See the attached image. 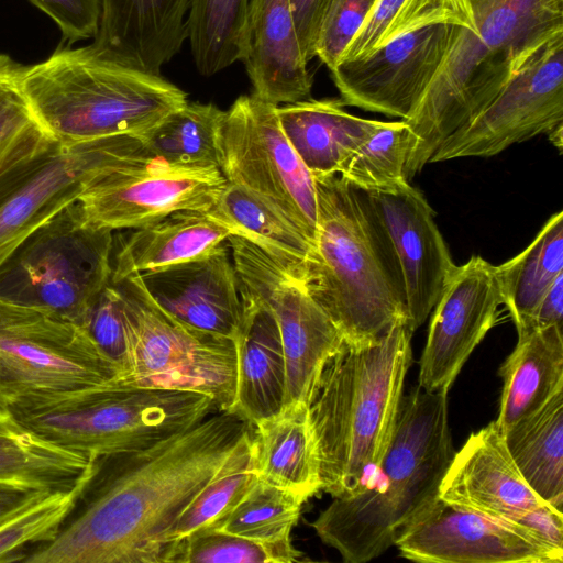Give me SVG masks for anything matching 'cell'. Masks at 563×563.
Listing matches in <instances>:
<instances>
[{
    "instance_id": "cell-1",
    "label": "cell",
    "mask_w": 563,
    "mask_h": 563,
    "mask_svg": "<svg viewBox=\"0 0 563 563\" xmlns=\"http://www.w3.org/2000/svg\"><path fill=\"white\" fill-rule=\"evenodd\" d=\"M251 427L217 411L148 448L96 457L56 536L23 562L170 563L167 531Z\"/></svg>"
},
{
    "instance_id": "cell-2",
    "label": "cell",
    "mask_w": 563,
    "mask_h": 563,
    "mask_svg": "<svg viewBox=\"0 0 563 563\" xmlns=\"http://www.w3.org/2000/svg\"><path fill=\"white\" fill-rule=\"evenodd\" d=\"M313 179L316 239L299 284L346 344H372L396 322H408L397 254L367 192L340 175Z\"/></svg>"
},
{
    "instance_id": "cell-3",
    "label": "cell",
    "mask_w": 563,
    "mask_h": 563,
    "mask_svg": "<svg viewBox=\"0 0 563 563\" xmlns=\"http://www.w3.org/2000/svg\"><path fill=\"white\" fill-rule=\"evenodd\" d=\"M454 452L448 391L418 385L402 396L391 441L367 484L334 498L311 527L347 563L382 555L438 500Z\"/></svg>"
},
{
    "instance_id": "cell-4",
    "label": "cell",
    "mask_w": 563,
    "mask_h": 563,
    "mask_svg": "<svg viewBox=\"0 0 563 563\" xmlns=\"http://www.w3.org/2000/svg\"><path fill=\"white\" fill-rule=\"evenodd\" d=\"M413 332L398 321L372 344L343 342L314 384L307 406L321 490L333 498L361 490L388 449L412 363Z\"/></svg>"
},
{
    "instance_id": "cell-5",
    "label": "cell",
    "mask_w": 563,
    "mask_h": 563,
    "mask_svg": "<svg viewBox=\"0 0 563 563\" xmlns=\"http://www.w3.org/2000/svg\"><path fill=\"white\" fill-rule=\"evenodd\" d=\"M463 27L410 117L407 181L440 145L477 117L550 37L563 32V0H470Z\"/></svg>"
},
{
    "instance_id": "cell-6",
    "label": "cell",
    "mask_w": 563,
    "mask_h": 563,
    "mask_svg": "<svg viewBox=\"0 0 563 563\" xmlns=\"http://www.w3.org/2000/svg\"><path fill=\"white\" fill-rule=\"evenodd\" d=\"M22 86L37 122L64 142L142 137L188 102L161 75L113 60L91 45L60 46L26 66Z\"/></svg>"
},
{
    "instance_id": "cell-7",
    "label": "cell",
    "mask_w": 563,
    "mask_h": 563,
    "mask_svg": "<svg viewBox=\"0 0 563 563\" xmlns=\"http://www.w3.org/2000/svg\"><path fill=\"white\" fill-rule=\"evenodd\" d=\"M9 409L44 440L93 457L148 448L219 411L199 393L119 383Z\"/></svg>"
},
{
    "instance_id": "cell-8",
    "label": "cell",
    "mask_w": 563,
    "mask_h": 563,
    "mask_svg": "<svg viewBox=\"0 0 563 563\" xmlns=\"http://www.w3.org/2000/svg\"><path fill=\"white\" fill-rule=\"evenodd\" d=\"M113 231L90 224L78 200L29 234L0 264V299L86 328L111 280Z\"/></svg>"
},
{
    "instance_id": "cell-9",
    "label": "cell",
    "mask_w": 563,
    "mask_h": 563,
    "mask_svg": "<svg viewBox=\"0 0 563 563\" xmlns=\"http://www.w3.org/2000/svg\"><path fill=\"white\" fill-rule=\"evenodd\" d=\"M150 155L141 136L64 142L31 131L0 156V264L96 176Z\"/></svg>"
},
{
    "instance_id": "cell-10",
    "label": "cell",
    "mask_w": 563,
    "mask_h": 563,
    "mask_svg": "<svg viewBox=\"0 0 563 563\" xmlns=\"http://www.w3.org/2000/svg\"><path fill=\"white\" fill-rule=\"evenodd\" d=\"M112 283L121 296L130 344V372L119 384L199 393L219 411L233 412L234 341L197 330L166 312L140 274Z\"/></svg>"
},
{
    "instance_id": "cell-11",
    "label": "cell",
    "mask_w": 563,
    "mask_h": 563,
    "mask_svg": "<svg viewBox=\"0 0 563 563\" xmlns=\"http://www.w3.org/2000/svg\"><path fill=\"white\" fill-rule=\"evenodd\" d=\"M121 378L85 327L0 299V405L49 400Z\"/></svg>"
},
{
    "instance_id": "cell-12",
    "label": "cell",
    "mask_w": 563,
    "mask_h": 563,
    "mask_svg": "<svg viewBox=\"0 0 563 563\" xmlns=\"http://www.w3.org/2000/svg\"><path fill=\"white\" fill-rule=\"evenodd\" d=\"M220 170L227 181L266 201L314 244V179L286 137L277 106L253 93L233 102L225 111Z\"/></svg>"
},
{
    "instance_id": "cell-13",
    "label": "cell",
    "mask_w": 563,
    "mask_h": 563,
    "mask_svg": "<svg viewBox=\"0 0 563 563\" xmlns=\"http://www.w3.org/2000/svg\"><path fill=\"white\" fill-rule=\"evenodd\" d=\"M227 243L242 292L267 307L277 322L286 365L285 405H307L343 335L305 287L267 254L235 235Z\"/></svg>"
},
{
    "instance_id": "cell-14",
    "label": "cell",
    "mask_w": 563,
    "mask_h": 563,
    "mask_svg": "<svg viewBox=\"0 0 563 563\" xmlns=\"http://www.w3.org/2000/svg\"><path fill=\"white\" fill-rule=\"evenodd\" d=\"M563 128V32L544 42L496 98L450 135L429 163L489 157Z\"/></svg>"
},
{
    "instance_id": "cell-15",
    "label": "cell",
    "mask_w": 563,
    "mask_h": 563,
    "mask_svg": "<svg viewBox=\"0 0 563 563\" xmlns=\"http://www.w3.org/2000/svg\"><path fill=\"white\" fill-rule=\"evenodd\" d=\"M225 184L219 168L185 167L146 156L96 176L77 200L95 227L137 229L174 212L209 210Z\"/></svg>"
},
{
    "instance_id": "cell-16",
    "label": "cell",
    "mask_w": 563,
    "mask_h": 563,
    "mask_svg": "<svg viewBox=\"0 0 563 563\" xmlns=\"http://www.w3.org/2000/svg\"><path fill=\"white\" fill-rule=\"evenodd\" d=\"M463 26L440 21L412 26L361 57L330 69L345 106L406 120Z\"/></svg>"
},
{
    "instance_id": "cell-17",
    "label": "cell",
    "mask_w": 563,
    "mask_h": 563,
    "mask_svg": "<svg viewBox=\"0 0 563 563\" xmlns=\"http://www.w3.org/2000/svg\"><path fill=\"white\" fill-rule=\"evenodd\" d=\"M402 558L426 563H562L529 529L438 500L397 540Z\"/></svg>"
},
{
    "instance_id": "cell-18",
    "label": "cell",
    "mask_w": 563,
    "mask_h": 563,
    "mask_svg": "<svg viewBox=\"0 0 563 563\" xmlns=\"http://www.w3.org/2000/svg\"><path fill=\"white\" fill-rule=\"evenodd\" d=\"M503 306L497 266L479 255L455 266L437 301L419 364L418 385L449 391Z\"/></svg>"
},
{
    "instance_id": "cell-19",
    "label": "cell",
    "mask_w": 563,
    "mask_h": 563,
    "mask_svg": "<svg viewBox=\"0 0 563 563\" xmlns=\"http://www.w3.org/2000/svg\"><path fill=\"white\" fill-rule=\"evenodd\" d=\"M400 265L408 323L416 331L429 317L456 266L423 194L410 183L395 192H367Z\"/></svg>"
},
{
    "instance_id": "cell-20",
    "label": "cell",
    "mask_w": 563,
    "mask_h": 563,
    "mask_svg": "<svg viewBox=\"0 0 563 563\" xmlns=\"http://www.w3.org/2000/svg\"><path fill=\"white\" fill-rule=\"evenodd\" d=\"M439 498L522 527L532 512L549 505L525 481L495 420L471 433L454 452Z\"/></svg>"
},
{
    "instance_id": "cell-21",
    "label": "cell",
    "mask_w": 563,
    "mask_h": 563,
    "mask_svg": "<svg viewBox=\"0 0 563 563\" xmlns=\"http://www.w3.org/2000/svg\"><path fill=\"white\" fill-rule=\"evenodd\" d=\"M141 278L156 303L177 320L233 341L236 338L244 299L227 241L196 260Z\"/></svg>"
},
{
    "instance_id": "cell-22",
    "label": "cell",
    "mask_w": 563,
    "mask_h": 563,
    "mask_svg": "<svg viewBox=\"0 0 563 563\" xmlns=\"http://www.w3.org/2000/svg\"><path fill=\"white\" fill-rule=\"evenodd\" d=\"M190 0H103L90 44L113 60L155 75L187 38Z\"/></svg>"
},
{
    "instance_id": "cell-23",
    "label": "cell",
    "mask_w": 563,
    "mask_h": 563,
    "mask_svg": "<svg viewBox=\"0 0 563 563\" xmlns=\"http://www.w3.org/2000/svg\"><path fill=\"white\" fill-rule=\"evenodd\" d=\"M242 62L253 95L280 106L311 98L312 77L295 32L289 0H250Z\"/></svg>"
},
{
    "instance_id": "cell-24",
    "label": "cell",
    "mask_w": 563,
    "mask_h": 563,
    "mask_svg": "<svg viewBox=\"0 0 563 563\" xmlns=\"http://www.w3.org/2000/svg\"><path fill=\"white\" fill-rule=\"evenodd\" d=\"M242 290V289H241ZM244 317L236 338V393L233 412L251 426L278 413L286 399V365L272 311L243 294Z\"/></svg>"
},
{
    "instance_id": "cell-25",
    "label": "cell",
    "mask_w": 563,
    "mask_h": 563,
    "mask_svg": "<svg viewBox=\"0 0 563 563\" xmlns=\"http://www.w3.org/2000/svg\"><path fill=\"white\" fill-rule=\"evenodd\" d=\"M341 99L312 98L277 107L280 126L312 176L339 175L384 121L353 115Z\"/></svg>"
},
{
    "instance_id": "cell-26",
    "label": "cell",
    "mask_w": 563,
    "mask_h": 563,
    "mask_svg": "<svg viewBox=\"0 0 563 563\" xmlns=\"http://www.w3.org/2000/svg\"><path fill=\"white\" fill-rule=\"evenodd\" d=\"M230 231L206 211L174 212L134 229L112 258L111 282L196 260L224 243Z\"/></svg>"
},
{
    "instance_id": "cell-27",
    "label": "cell",
    "mask_w": 563,
    "mask_h": 563,
    "mask_svg": "<svg viewBox=\"0 0 563 563\" xmlns=\"http://www.w3.org/2000/svg\"><path fill=\"white\" fill-rule=\"evenodd\" d=\"M254 471L258 478L307 500L321 490L318 446L303 402L252 426Z\"/></svg>"
},
{
    "instance_id": "cell-28",
    "label": "cell",
    "mask_w": 563,
    "mask_h": 563,
    "mask_svg": "<svg viewBox=\"0 0 563 563\" xmlns=\"http://www.w3.org/2000/svg\"><path fill=\"white\" fill-rule=\"evenodd\" d=\"M498 373L503 390L495 421L505 431L563 388L562 324L519 335Z\"/></svg>"
},
{
    "instance_id": "cell-29",
    "label": "cell",
    "mask_w": 563,
    "mask_h": 563,
    "mask_svg": "<svg viewBox=\"0 0 563 563\" xmlns=\"http://www.w3.org/2000/svg\"><path fill=\"white\" fill-rule=\"evenodd\" d=\"M206 213L280 265L298 283L313 252V242L289 219L251 191L227 181Z\"/></svg>"
},
{
    "instance_id": "cell-30",
    "label": "cell",
    "mask_w": 563,
    "mask_h": 563,
    "mask_svg": "<svg viewBox=\"0 0 563 563\" xmlns=\"http://www.w3.org/2000/svg\"><path fill=\"white\" fill-rule=\"evenodd\" d=\"M95 459L44 440L0 405V483L70 489L91 475Z\"/></svg>"
},
{
    "instance_id": "cell-31",
    "label": "cell",
    "mask_w": 563,
    "mask_h": 563,
    "mask_svg": "<svg viewBox=\"0 0 563 563\" xmlns=\"http://www.w3.org/2000/svg\"><path fill=\"white\" fill-rule=\"evenodd\" d=\"M509 454L531 489L563 510V388L504 431Z\"/></svg>"
},
{
    "instance_id": "cell-32",
    "label": "cell",
    "mask_w": 563,
    "mask_h": 563,
    "mask_svg": "<svg viewBox=\"0 0 563 563\" xmlns=\"http://www.w3.org/2000/svg\"><path fill=\"white\" fill-rule=\"evenodd\" d=\"M497 271L503 306L519 336L529 332L540 300L563 274V212L552 214L530 244Z\"/></svg>"
},
{
    "instance_id": "cell-33",
    "label": "cell",
    "mask_w": 563,
    "mask_h": 563,
    "mask_svg": "<svg viewBox=\"0 0 563 563\" xmlns=\"http://www.w3.org/2000/svg\"><path fill=\"white\" fill-rule=\"evenodd\" d=\"M225 111L187 102L142 136L156 157L178 166L219 168Z\"/></svg>"
},
{
    "instance_id": "cell-34",
    "label": "cell",
    "mask_w": 563,
    "mask_h": 563,
    "mask_svg": "<svg viewBox=\"0 0 563 563\" xmlns=\"http://www.w3.org/2000/svg\"><path fill=\"white\" fill-rule=\"evenodd\" d=\"M250 0H190L187 37L198 71L211 76L242 60Z\"/></svg>"
},
{
    "instance_id": "cell-35",
    "label": "cell",
    "mask_w": 563,
    "mask_h": 563,
    "mask_svg": "<svg viewBox=\"0 0 563 563\" xmlns=\"http://www.w3.org/2000/svg\"><path fill=\"white\" fill-rule=\"evenodd\" d=\"M256 479L250 429L169 528L166 542L175 543L199 529L213 527L238 505Z\"/></svg>"
},
{
    "instance_id": "cell-36",
    "label": "cell",
    "mask_w": 563,
    "mask_h": 563,
    "mask_svg": "<svg viewBox=\"0 0 563 563\" xmlns=\"http://www.w3.org/2000/svg\"><path fill=\"white\" fill-rule=\"evenodd\" d=\"M440 21L475 31L470 0H377L349 51L365 55L412 26Z\"/></svg>"
},
{
    "instance_id": "cell-37",
    "label": "cell",
    "mask_w": 563,
    "mask_h": 563,
    "mask_svg": "<svg viewBox=\"0 0 563 563\" xmlns=\"http://www.w3.org/2000/svg\"><path fill=\"white\" fill-rule=\"evenodd\" d=\"M307 499L289 489L257 477L238 505L213 527L262 542L291 540L301 507Z\"/></svg>"
},
{
    "instance_id": "cell-38",
    "label": "cell",
    "mask_w": 563,
    "mask_h": 563,
    "mask_svg": "<svg viewBox=\"0 0 563 563\" xmlns=\"http://www.w3.org/2000/svg\"><path fill=\"white\" fill-rule=\"evenodd\" d=\"M411 144L412 133L404 120L384 121L339 175L365 192H395L409 183L405 167Z\"/></svg>"
},
{
    "instance_id": "cell-39",
    "label": "cell",
    "mask_w": 563,
    "mask_h": 563,
    "mask_svg": "<svg viewBox=\"0 0 563 563\" xmlns=\"http://www.w3.org/2000/svg\"><path fill=\"white\" fill-rule=\"evenodd\" d=\"M301 556L291 540L262 542L216 528H203L176 541L172 562L291 563Z\"/></svg>"
},
{
    "instance_id": "cell-40",
    "label": "cell",
    "mask_w": 563,
    "mask_h": 563,
    "mask_svg": "<svg viewBox=\"0 0 563 563\" xmlns=\"http://www.w3.org/2000/svg\"><path fill=\"white\" fill-rule=\"evenodd\" d=\"M89 477L70 489L47 494L1 525L0 563L23 562L27 545L51 541L74 509Z\"/></svg>"
},
{
    "instance_id": "cell-41",
    "label": "cell",
    "mask_w": 563,
    "mask_h": 563,
    "mask_svg": "<svg viewBox=\"0 0 563 563\" xmlns=\"http://www.w3.org/2000/svg\"><path fill=\"white\" fill-rule=\"evenodd\" d=\"M26 66L0 54V156L41 126L23 92Z\"/></svg>"
},
{
    "instance_id": "cell-42",
    "label": "cell",
    "mask_w": 563,
    "mask_h": 563,
    "mask_svg": "<svg viewBox=\"0 0 563 563\" xmlns=\"http://www.w3.org/2000/svg\"><path fill=\"white\" fill-rule=\"evenodd\" d=\"M86 329L101 351L118 365L122 382L130 372V344L121 296L111 280L100 294Z\"/></svg>"
},
{
    "instance_id": "cell-43",
    "label": "cell",
    "mask_w": 563,
    "mask_h": 563,
    "mask_svg": "<svg viewBox=\"0 0 563 563\" xmlns=\"http://www.w3.org/2000/svg\"><path fill=\"white\" fill-rule=\"evenodd\" d=\"M377 0H332L324 16L316 56L332 69L356 35Z\"/></svg>"
},
{
    "instance_id": "cell-44",
    "label": "cell",
    "mask_w": 563,
    "mask_h": 563,
    "mask_svg": "<svg viewBox=\"0 0 563 563\" xmlns=\"http://www.w3.org/2000/svg\"><path fill=\"white\" fill-rule=\"evenodd\" d=\"M29 1L55 21L69 44L95 37L99 31L103 0Z\"/></svg>"
},
{
    "instance_id": "cell-45",
    "label": "cell",
    "mask_w": 563,
    "mask_h": 563,
    "mask_svg": "<svg viewBox=\"0 0 563 563\" xmlns=\"http://www.w3.org/2000/svg\"><path fill=\"white\" fill-rule=\"evenodd\" d=\"M332 0H289L300 51L308 63L316 57L320 30Z\"/></svg>"
},
{
    "instance_id": "cell-46",
    "label": "cell",
    "mask_w": 563,
    "mask_h": 563,
    "mask_svg": "<svg viewBox=\"0 0 563 563\" xmlns=\"http://www.w3.org/2000/svg\"><path fill=\"white\" fill-rule=\"evenodd\" d=\"M52 492L55 490L0 483V526Z\"/></svg>"
},
{
    "instance_id": "cell-47",
    "label": "cell",
    "mask_w": 563,
    "mask_h": 563,
    "mask_svg": "<svg viewBox=\"0 0 563 563\" xmlns=\"http://www.w3.org/2000/svg\"><path fill=\"white\" fill-rule=\"evenodd\" d=\"M563 274L559 275L540 300L530 323V330L562 324Z\"/></svg>"
}]
</instances>
